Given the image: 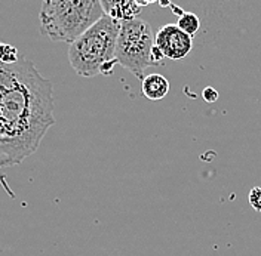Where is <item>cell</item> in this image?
Segmentation results:
<instances>
[{"instance_id":"1","label":"cell","mask_w":261,"mask_h":256,"mask_svg":"<svg viewBox=\"0 0 261 256\" xmlns=\"http://www.w3.org/2000/svg\"><path fill=\"white\" fill-rule=\"evenodd\" d=\"M54 123L52 83L22 56L0 63V169L32 156Z\"/></svg>"},{"instance_id":"2","label":"cell","mask_w":261,"mask_h":256,"mask_svg":"<svg viewBox=\"0 0 261 256\" xmlns=\"http://www.w3.org/2000/svg\"><path fill=\"white\" fill-rule=\"evenodd\" d=\"M120 21L104 15L70 43L68 61L82 77L109 76L119 64L116 58V43Z\"/></svg>"},{"instance_id":"3","label":"cell","mask_w":261,"mask_h":256,"mask_svg":"<svg viewBox=\"0 0 261 256\" xmlns=\"http://www.w3.org/2000/svg\"><path fill=\"white\" fill-rule=\"evenodd\" d=\"M101 16L99 0H42L39 30L52 42L71 43Z\"/></svg>"},{"instance_id":"4","label":"cell","mask_w":261,"mask_h":256,"mask_svg":"<svg viewBox=\"0 0 261 256\" xmlns=\"http://www.w3.org/2000/svg\"><path fill=\"white\" fill-rule=\"evenodd\" d=\"M156 43V34L150 22L141 18L120 22V30L116 43L117 63L130 73L144 79V73L148 67L154 65L151 50Z\"/></svg>"},{"instance_id":"5","label":"cell","mask_w":261,"mask_h":256,"mask_svg":"<svg viewBox=\"0 0 261 256\" xmlns=\"http://www.w3.org/2000/svg\"><path fill=\"white\" fill-rule=\"evenodd\" d=\"M156 46L168 60H182L193 49V37L179 29L177 24H166L156 33Z\"/></svg>"},{"instance_id":"6","label":"cell","mask_w":261,"mask_h":256,"mask_svg":"<svg viewBox=\"0 0 261 256\" xmlns=\"http://www.w3.org/2000/svg\"><path fill=\"white\" fill-rule=\"evenodd\" d=\"M104 15H109L120 21H130L138 18L143 8L135 3V0H99Z\"/></svg>"},{"instance_id":"7","label":"cell","mask_w":261,"mask_h":256,"mask_svg":"<svg viewBox=\"0 0 261 256\" xmlns=\"http://www.w3.org/2000/svg\"><path fill=\"white\" fill-rule=\"evenodd\" d=\"M169 92V81L162 74H150L143 79V94L150 101H161Z\"/></svg>"},{"instance_id":"8","label":"cell","mask_w":261,"mask_h":256,"mask_svg":"<svg viewBox=\"0 0 261 256\" xmlns=\"http://www.w3.org/2000/svg\"><path fill=\"white\" fill-rule=\"evenodd\" d=\"M177 25L182 32L187 33L189 36L195 37L197 32L200 30V19L193 12H184L182 15L178 16Z\"/></svg>"},{"instance_id":"9","label":"cell","mask_w":261,"mask_h":256,"mask_svg":"<svg viewBox=\"0 0 261 256\" xmlns=\"http://www.w3.org/2000/svg\"><path fill=\"white\" fill-rule=\"evenodd\" d=\"M21 60L18 49L9 43L0 42V63L3 64H15Z\"/></svg>"},{"instance_id":"10","label":"cell","mask_w":261,"mask_h":256,"mask_svg":"<svg viewBox=\"0 0 261 256\" xmlns=\"http://www.w3.org/2000/svg\"><path fill=\"white\" fill-rule=\"evenodd\" d=\"M249 205L252 206L254 210L261 212V187H254L251 191H249Z\"/></svg>"},{"instance_id":"11","label":"cell","mask_w":261,"mask_h":256,"mask_svg":"<svg viewBox=\"0 0 261 256\" xmlns=\"http://www.w3.org/2000/svg\"><path fill=\"white\" fill-rule=\"evenodd\" d=\"M203 98H205L206 102H215V101L218 99V94H217V91H215L214 88H205V91H203Z\"/></svg>"},{"instance_id":"12","label":"cell","mask_w":261,"mask_h":256,"mask_svg":"<svg viewBox=\"0 0 261 256\" xmlns=\"http://www.w3.org/2000/svg\"><path fill=\"white\" fill-rule=\"evenodd\" d=\"M156 2H159V0H135V3H137L138 6H141V8H146L148 5H153V3H156Z\"/></svg>"},{"instance_id":"13","label":"cell","mask_w":261,"mask_h":256,"mask_svg":"<svg viewBox=\"0 0 261 256\" xmlns=\"http://www.w3.org/2000/svg\"><path fill=\"white\" fill-rule=\"evenodd\" d=\"M161 6H171V2L169 0H159Z\"/></svg>"}]
</instances>
